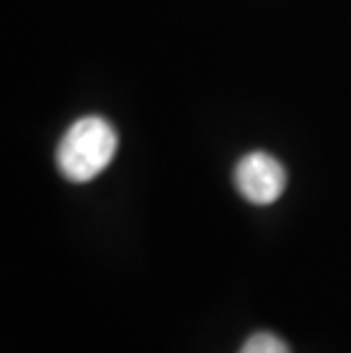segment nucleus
Instances as JSON below:
<instances>
[{"instance_id":"obj_1","label":"nucleus","mask_w":351,"mask_h":353,"mask_svg":"<svg viewBox=\"0 0 351 353\" xmlns=\"http://www.w3.org/2000/svg\"><path fill=\"white\" fill-rule=\"evenodd\" d=\"M119 137L106 119L82 117L57 146V169L71 183H89L103 174L117 153Z\"/></svg>"},{"instance_id":"obj_2","label":"nucleus","mask_w":351,"mask_h":353,"mask_svg":"<svg viewBox=\"0 0 351 353\" xmlns=\"http://www.w3.org/2000/svg\"><path fill=\"white\" fill-rule=\"evenodd\" d=\"M235 187L249 203L270 205L285 192V169L270 153H249L235 167Z\"/></svg>"},{"instance_id":"obj_3","label":"nucleus","mask_w":351,"mask_h":353,"mask_svg":"<svg viewBox=\"0 0 351 353\" xmlns=\"http://www.w3.org/2000/svg\"><path fill=\"white\" fill-rule=\"evenodd\" d=\"M240 353H290L288 344L272 333H256L244 342Z\"/></svg>"}]
</instances>
